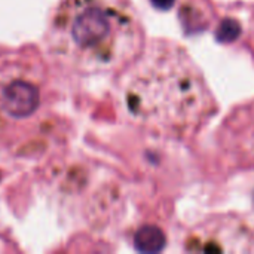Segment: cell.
Here are the masks:
<instances>
[{
    "label": "cell",
    "mask_w": 254,
    "mask_h": 254,
    "mask_svg": "<svg viewBox=\"0 0 254 254\" xmlns=\"http://www.w3.org/2000/svg\"><path fill=\"white\" fill-rule=\"evenodd\" d=\"M127 98L132 115L168 135L196 131L216 110L196 63L183 48L165 40L153 42L138 61Z\"/></svg>",
    "instance_id": "cell-1"
},
{
    "label": "cell",
    "mask_w": 254,
    "mask_h": 254,
    "mask_svg": "<svg viewBox=\"0 0 254 254\" xmlns=\"http://www.w3.org/2000/svg\"><path fill=\"white\" fill-rule=\"evenodd\" d=\"M240 28L234 21H226L220 25L219 31H217V37L220 40H232L238 36Z\"/></svg>",
    "instance_id": "cell-4"
},
{
    "label": "cell",
    "mask_w": 254,
    "mask_h": 254,
    "mask_svg": "<svg viewBox=\"0 0 254 254\" xmlns=\"http://www.w3.org/2000/svg\"><path fill=\"white\" fill-rule=\"evenodd\" d=\"M167 244L164 231L155 225H144L137 229L134 235V246L138 252L143 253H156L161 252Z\"/></svg>",
    "instance_id": "cell-3"
},
{
    "label": "cell",
    "mask_w": 254,
    "mask_h": 254,
    "mask_svg": "<svg viewBox=\"0 0 254 254\" xmlns=\"http://www.w3.org/2000/svg\"><path fill=\"white\" fill-rule=\"evenodd\" d=\"M176 0H150V3L156 7V9H161V10H167L170 9L173 4H174Z\"/></svg>",
    "instance_id": "cell-5"
},
{
    "label": "cell",
    "mask_w": 254,
    "mask_h": 254,
    "mask_svg": "<svg viewBox=\"0 0 254 254\" xmlns=\"http://www.w3.org/2000/svg\"><path fill=\"white\" fill-rule=\"evenodd\" d=\"M39 101V89L25 80H13L1 92V106L15 119L31 116L37 110Z\"/></svg>",
    "instance_id": "cell-2"
}]
</instances>
